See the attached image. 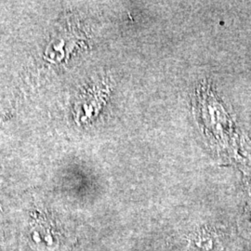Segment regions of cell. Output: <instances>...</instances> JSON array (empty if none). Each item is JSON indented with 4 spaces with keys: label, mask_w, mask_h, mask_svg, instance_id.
Wrapping results in <instances>:
<instances>
[{
    "label": "cell",
    "mask_w": 251,
    "mask_h": 251,
    "mask_svg": "<svg viewBox=\"0 0 251 251\" xmlns=\"http://www.w3.org/2000/svg\"><path fill=\"white\" fill-rule=\"evenodd\" d=\"M191 251H222V244L217 233L208 228H200L190 234Z\"/></svg>",
    "instance_id": "1"
}]
</instances>
